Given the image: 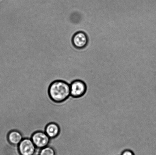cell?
Returning <instances> with one entry per match:
<instances>
[{"mask_svg":"<svg viewBox=\"0 0 156 155\" xmlns=\"http://www.w3.org/2000/svg\"><path fill=\"white\" fill-rule=\"evenodd\" d=\"M48 94L51 100L56 103H62L71 96L69 83L63 80H55L51 83Z\"/></svg>","mask_w":156,"mask_h":155,"instance_id":"6da1fadb","label":"cell"},{"mask_svg":"<svg viewBox=\"0 0 156 155\" xmlns=\"http://www.w3.org/2000/svg\"><path fill=\"white\" fill-rule=\"evenodd\" d=\"M71 96L73 98H82L87 91V86L85 82L79 79L74 80L70 84Z\"/></svg>","mask_w":156,"mask_h":155,"instance_id":"7a4b0ae2","label":"cell"},{"mask_svg":"<svg viewBox=\"0 0 156 155\" xmlns=\"http://www.w3.org/2000/svg\"><path fill=\"white\" fill-rule=\"evenodd\" d=\"M18 148L21 155H35L37 150L31 139L27 138L22 140Z\"/></svg>","mask_w":156,"mask_h":155,"instance_id":"3957f363","label":"cell"},{"mask_svg":"<svg viewBox=\"0 0 156 155\" xmlns=\"http://www.w3.org/2000/svg\"><path fill=\"white\" fill-rule=\"evenodd\" d=\"M31 139L36 148L41 149L48 146L50 139L45 132L37 131L32 135Z\"/></svg>","mask_w":156,"mask_h":155,"instance_id":"277c9868","label":"cell"},{"mask_svg":"<svg viewBox=\"0 0 156 155\" xmlns=\"http://www.w3.org/2000/svg\"><path fill=\"white\" fill-rule=\"evenodd\" d=\"M72 41L75 48L78 49H82L87 46L88 39V36L85 32L79 31L75 33Z\"/></svg>","mask_w":156,"mask_h":155,"instance_id":"5b68a950","label":"cell"},{"mask_svg":"<svg viewBox=\"0 0 156 155\" xmlns=\"http://www.w3.org/2000/svg\"><path fill=\"white\" fill-rule=\"evenodd\" d=\"M45 132L50 139H53L58 136L60 128L58 125L55 123H50L45 127Z\"/></svg>","mask_w":156,"mask_h":155,"instance_id":"8992f818","label":"cell"},{"mask_svg":"<svg viewBox=\"0 0 156 155\" xmlns=\"http://www.w3.org/2000/svg\"><path fill=\"white\" fill-rule=\"evenodd\" d=\"M8 139L12 145L18 146L23 139V137L20 132L17 130H12L9 132Z\"/></svg>","mask_w":156,"mask_h":155,"instance_id":"52a82bcc","label":"cell"},{"mask_svg":"<svg viewBox=\"0 0 156 155\" xmlns=\"http://www.w3.org/2000/svg\"><path fill=\"white\" fill-rule=\"evenodd\" d=\"M39 155H56L55 151L52 147L48 146L41 149Z\"/></svg>","mask_w":156,"mask_h":155,"instance_id":"ba28073f","label":"cell"},{"mask_svg":"<svg viewBox=\"0 0 156 155\" xmlns=\"http://www.w3.org/2000/svg\"><path fill=\"white\" fill-rule=\"evenodd\" d=\"M122 155H134V153L131 150H127L123 151Z\"/></svg>","mask_w":156,"mask_h":155,"instance_id":"9c48e42d","label":"cell"}]
</instances>
